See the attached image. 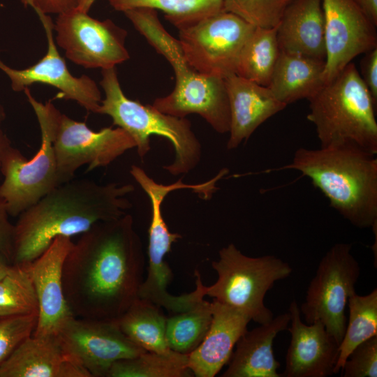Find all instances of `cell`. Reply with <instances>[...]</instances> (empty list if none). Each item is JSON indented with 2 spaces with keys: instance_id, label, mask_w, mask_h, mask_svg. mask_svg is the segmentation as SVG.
Wrapping results in <instances>:
<instances>
[{
  "instance_id": "37",
  "label": "cell",
  "mask_w": 377,
  "mask_h": 377,
  "mask_svg": "<svg viewBox=\"0 0 377 377\" xmlns=\"http://www.w3.org/2000/svg\"><path fill=\"white\" fill-rule=\"evenodd\" d=\"M24 6H30L36 13L61 14L77 8L78 0H21Z\"/></svg>"
},
{
  "instance_id": "1",
  "label": "cell",
  "mask_w": 377,
  "mask_h": 377,
  "mask_svg": "<svg viewBox=\"0 0 377 377\" xmlns=\"http://www.w3.org/2000/svg\"><path fill=\"white\" fill-rule=\"evenodd\" d=\"M145 258L133 216L93 226L63 265L65 298L75 317L116 322L139 298Z\"/></svg>"
},
{
  "instance_id": "41",
  "label": "cell",
  "mask_w": 377,
  "mask_h": 377,
  "mask_svg": "<svg viewBox=\"0 0 377 377\" xmlns=\"http://www.w3.org/2000/svg\"><path fill=\"white\" fill-rule=\"evenodd\" d=\"M95 1L96 0H78L77 8L88 13Z\"/></svg>"
},
{
  "instance_id": "10",
  "label": "cell",
  "mask_w": 377,
  "mask_h": 377,
  "mask_svg": "<svg viewBox=\"0 0 377 377\" xmlns=\"http://www.w3.org/2000/svg\"><path fill=\"white\" fill-rule=\"evenodd\" d=\"M351 249V244L337 243L326 252L300 307L306 324L320 320L339 345L346 327L348 299L355 293L360 274Z\"/></svg>"
},
{
  "instance_id": "9",
  "label": "cell",
  "mask_w": 377,
  "mask_h": 377,
  "mask_svg": "<svg viewBox=\"0 0 377 377\" xmlns=\"http://www.w3.org/2000/svg\"><path fill=\"white\" fill-rule=\"evenodd\" d=\"M130 173L148 195L151 207L147 250L149 262L147 276L139 290V298L163 307L172 313L186 311L203 296L198 287L193 291L181 295H173L168 292L172 272L165 258L170 251L172 244L182 236L169 230L162 214L161 206L169 193L182 188L193 191L195 185L185 184L182 182V178L171 184H159L135 165H131Z\"/></svg>"
},
{
  "instance_id": "13",
  "label": "cell",
  "mask_w": 377,
  "mask_h": 377,
  "mask_svg": "<svg viewBox=\"0 0 377 377\" xmlns=\"http://www.w3.org/2000/svg\"><path fill=\"white\" fill-rule=\"evenodd\" d=\"M54 30L66 57L84 68L115 67L130 57L126 31L110 20L94 19L75 8L58 15Z\"/></svg>"
},
{
  "instance_id": "16",
  "label": "cell",
  "mask_w": 377,
  "mask_h": 377,
  "mask_svg": "<svg viewBox=\"0 0 377 377\" xmlns=\"http://www.w3.org/2000/svg\"><path fill=\"white\" fill-rule=\"evenodd\" d=\"M47 42L46 54L38 62L24 69L8 66L0 59V70L10 79L11 88L24 91L34 83L57 88L59 98L76 101L87 111L96 113L102 101L101 93L94 80L87 75H73L59 54L54 40V23L48 15L37 13Z\"/></svg>"
},
{
  "instance_id": "26",
  "label": "cell",
  "mask_w": 377,
  "mask_h": 377,
  "mask_svg": "<svg viewBox=\"0 0 377 377\" xmlns=\"http://www.w3.org/2000/svg\"><path fill=\"white\" fill-rule=\"evenodd\" d=\"M276 28L256 27L242 50L236 75L268 86L280 54Z\"/></svg>"
},
{
  "instance_id": "33",
  "label": "cell",
  "mask_w": 377,
  "mask_h": 377,
  "mask_svg": "<svg viewBox=\"0 0 377 377\" xmlns=\"http://www.w3.org/2000/svg\"><path fill=\"white\" fill-rule=\"evenodd\" d=\"M38 313L0 317V364L36 329Z\"/></svg>"
},
{
  "instance_id": "5",
  "label": "cell",
  "mask_w": 377,
  "mask_h": 377,
  "mask_svg": "<svg viewBox=\"0 0 377 377\" xmlns=\"http://www.w3.org/2000/svg\"><path fill=\"white\" fill-rule=\"evenodd\" d=\"M320 147L349 145L377 154L376 106L354 63L309 100Z\"/></svg>"
},
{
  "instance_id": "36",
  "label": "cell",
  "mask_w": 377,
  "mask_h": 377,
  "mask_svg": "<svg viewBox=\"0 0 377 377\" xmlns=\"http://www.w3.org/2000/svg\"><path fill=\"white\" fill-rule=\"evenodd\" d=\"M8 217L5 202L0 195V253L12 263L14 225Z\"/></svg>"
},
{
  "instance_id": "34",
  "label": "cell",
  "mask_w": 377,
  "mask_h": 377,
  "mask_svg": "<svg viewBox=\"0 0 377 377\" xmlns=\"http://www.w3.org/2000/svg\"><path fill=\"white\" fill-rule=\"evenodd\" d=\"M343 377L377 376V336L356 346L342 367Z\"/></svg>"
},
{
  "instance_id": "3",
  "label": "cell",
  "mask_w": 377,
  "mask_h": 377,
  "mask_svg": "<svg viewBox=\"0 0 377 377\" xmlns=\"http://www.w3.org/2000/svg\"><path fill=\"white\" fill-rule=\"evenodd\" d=\"M376 154L349 146L297 149L292 162L275 170H295L309 178L332 207L360 228L377 224Z\"/></svg>"
},
{
  "instance_id": "32",
  "label": "cell",
  "mask_w": 377,
  "mask_h": 377,
  "mask_svg": "<svg viewBox=\"0 0 377 377\" xmlns=\"http://www.w3.org/2000/svg\"><path fill=\"white\" fill-rule=\"evenodd\" d=\"M294 0H223V10L239 16L255 27L276 28Z\"/></svg>"
},
{
  "instance_id": "39",
  "label": "cell",
  "mask_w": 377,
  "mask_h": 377,
  "mask_svg": "<svg viewBox=\"0 0 377 377\" xmlns=\"http://www.w3.org/2000/svg\"><path fill=\"white\" fill-rule=\"evenodd\" d=\"M5 118L6 112L4 108L0 104V165L7 152L12 147L10 140L1 128V125Z\"/></svg>"
},
{
  "instance_id": "40",
  "label": "cell",
  "mask_w": 377,
  "mask_h": 377,
  "mask_svg": "<svg viewBox=\"0 0 377 377\" xmlns=\"http://www.w3.org/2000/svg\"><path fill=\"white\" fill-rule=\"evenodd\" d=\"M12 263L0 253V279L9 271Z\"/></svg>"
},
{
  "instance_id": "18",
  "label": "cell",
  "mask_w": 377,
  "mask_h": 377,
  "mask_svg": "<svg viewBox=\"0 0 377 377\" xmlns=\"http://www.w3.org/2000/svg\"><path fill=\"white\" fill-rule=\"evenodd\" d=\"M288 313L290 345L286 356L285 377H327L334 374L339 343L320 321L304 323L296 301Z\"/></svg>"
},
{
  "instance_id": "22",
  "label": "cell",
  "mask_w": 377,
  "mask_h": 377,
  "mask_svg": "<svg viewBox=\"0 0 377 377\" xmlns=\"http://www.w3.org/2000/svg\"><path fill=\"white\" fill-rule=\"evenodd\" d=\"M288 312L281 313L241 336L223 377H282L275 359L273 343L277 334L290 324Z\"/></svg>"
},
{
  "instance_id": "28",
  "label": "cell",
  "mask_w": 377,
  "mask_h": 377,
  "mask_svg": "<svg viewBox=\"0 0 377 377\" xmlns=\"http://www.w3.org/2000/svg\"><path fill=\"white\" fill-rule=\"evenodd\" d=\"M349 317L339 345L334 374L342 369L353 350L366 340L377 336V289L366 295L355 293L348 299Z\"/></svg>"
},
{
  "instance_id": "20",
  "label": "cell",
  "mask_w": 377,
  "mask_h": 377,
  "mask_svg": "<svg viewBox=\"0 0 377 377\" xmlns=\"http://www.w3.org/2000/svg\"><path fill=\"white\" fill-rule=\"evenodd\" d=\"M227 89L230 125L227 149H236L246 141L267 119L283 110L280 102L267 87L232 74L224 78Z\"/></svg>"
},
{
  "instance_id": "24",
  "label": "cell",
  "mask_w": 377,
  "mask_h": 377,
  "mask_svg": "<svg viewBox=\"0 0 377 377\" xmlns=\"http://www.w3.org/2000/svg\"><path fill=\"white\" fill-rule=\"evenodd\" d=\"M325 61L280 51L267 87L281 103L288 105L309 100L324 86Z\"/></svg>"
},
{
  "instance_id": "30",
  "label": "cell",
  "mask_w": 377,
  "mask_h": 377,
  "mask_svg": "<svg viewBox=\"0 0 377 377\" xmlns=\"http://www.w3.org/2000/svg\"><path fill=\"white\" fill-rule=\"evenodd\" d=\"M115 10L138 8L160 10L178 29L223 10V0H108Z\"/></svg>"
},
{
  "instance_id": "19",
  "label": "cell",
  "mask_w": 377,
  "mask_h": 377,
  "mask_svg": "<svg viewBox=\"0 0 377 377\" xmlns=\"http://www.w3.org/2000/svg\"><path fill=\"white\" fill-rule=\"evenodd\" d=\"M212 306L209 328L200 344L188 354V368L196 377H214L228 363L251 320L242 311L214 300Z\"/></svg>"
},
{
  "instance_id": "8",
  "label": "cell",
  "mask_w": 377,
  "mask_h": 377,
  "mask_svg": "<svg viewBox=\"0 0 377 377\" xmlns=\"http://www.w3.org/2000/svg\"><path fill=\"white\" fill-rule=\"evenodd\" d=\"M24 91L38 119L40 145L31 159L12 147L1 163L4 179L0 184V195L9 216L14 217L61 184L54 147L56 124L61 112L50 101H38L29 88Z\"/></svg>"
},
{
  "instance_id": "11",
  "label": "cell",
  "mask_w": 377,
  "mask_h": 377,
  "mask_svg": "<svg viewBox=\"0 0 377 377\" xmlns=\"http://www.w3.org/2000/svg\"><path fill=\"white\" fill-rule=\"evenodd\" d=\"M255 27L222 10L179 30V42L188 62L207 76L235 74L242 50Z\"/></svg>"
},
{
  "instance_id": "35",
  "label": "cell",
  "mask_w": 377,
  "mask_h": 377,
  "mask_svg": "<svg viewBox=\"0 0 377 377\" xmlns=\"http://www.w3.org/2000/svg\"><path fill=\"white\" fill-rule=\"evenodd\" d=\"M360 75L371 97L377 103V47L364 54Z\"/></svg>"
},
{
  "instance_id": "12",
  "label": "cell",
  "mask_w": 377,
  "mask_h": 377,
  "mask_svg": "<svg viewBox=\"0 0 377 377\" xmlns=\"http://www.w3.org/2000/svg\"><path fill=\"white\" fill-rule=\"evenodd\" d=\"M135 147L131 135L120 127L94 131L85 122L60 112L54 140L60 183L73 179L75 172L86 164L87 172L106 167Z\"/></svg>"
},
{
  "instance_id": "2",
  "label": "cell",
  "mask_w": 377,
  "mask_h": 377,
  "mask_svg": "<svg viewBox=\"0 0 377 377\" xmlns=\"http://www.w3.org/2000/svg\"><path fill=\"white\" fill-rule=\"evenodd\" d=\"M132 184L72 179L22 212L14 225L13 264L29 263L59 236L81 235L96 223L119 218L132 204Z\"/></svg>"
},
{
  "instance_id": "29",
  "label": "cell",
  "mask_w": 377,
  "mask_h": 377,
  "mask_svg": "<svg viewBox=\"0 0 377 377\" xmlns=\"http://www.w3.org/2000/svg\"><path fill=\"white\" fill-rule=\"evenodd\" d=\"M212 302L201 299L186 311L166 319L165 337L168 348L189 354L204 339L212 322Z\"/></svg>"
},
{
  "instance_id": "27",
  "label": "cell",
  "mask_w": 377,
  "mask_h": 377,
  "mask_svg": "<svg viewBox=\"0 0 377 377\" xmlns=\"http://www.w3.org/2000/svg\"><path fill=\"white\" fill-rule=\"evenodd\" d=\"M188 354L172 350L165 352L145 351L140 355L116 361L106 377H188Z\"/></svg>"
},
{
  "instance_id": "6",
  "label": "cell",
  "mask_w": 377,
  "mask_h": 377,
  "mask_svg": "<svg viewBox=\"0 0 377 377\" xmlns=\"http://www.w3.org/2000/svg\"><path fill=\"white\" fill-rule=\"evenodd\" d=\"M100 84L105 93L96 114H106L114 125L129 133L142 160L151 149L153 135L168 139L175 150L172 163L163 166L170 174L179 175L194 169L202 156L201 144L185 117L163 113L152 105L128 98L120 86L116 67L102 69Z\"/></svg>"
},
{
  "instance_id": "31",
  "label": "cell",
  "mask_w": 377,
  "mask_h": 377,
  "mask_svg": "<svg viewBox=\"0 0 377 377\" xmlns=\"http://www.w3.org/2000/svg\"><path fill=\"white\" fill-rule=\"evenodd\" d=\"M38 302L28 264H13L0 279V317L38 313Z\"/></svg>"
},
{
  "instance_id": "7",
  "label": "cell",
  "mask_w": 377,
  "mask_h": 377,
  "mask_svg": "<svg viewBox=\"0 0 377 377\" xmlns=\"http://www.w3.org/2000/svg\"><path fill=\"white\" fill-rule=\"evenodd\" d=\"M218 279L210 286H202L203 293L214 300L237 309L260 325L270 322L273 313L264 299L280 280L288 277L293 269L279 258L272 255L250 257L234 244L219 252V260L212 262Z\"/></svg>"
},
{
  "instance_id": "4",
  "label": "cell",
  "mask_w": 377,
  "mask_h": 377,
  "mask_svg": "<svg viewBox=\"0 0 377 377\" xmlns=\"http://www.w3.org/2000/svg\"><path fill=\"white\" fill-rule=\"evenodd\" d=\"M123 13L149 45L168 61L175 73L174 89L168 95L156 98L153 107L180 118L199 114L217 133H228L230 111L224 79L201 74L188 62L178 39L163 27L156 10L138 8Z\"/></svg>"
},
{
  "instance_id": "23",
  "label": "cell",
  "mask_w": 377,
  "mask_h": 377,
  "mask_svg": "<svg viewBox=\"0 0 377 377\" xmlns=\"http://www.w3.org/2000/svg\"><path fill=\"white\" fill-rule=\"evenodd\" d=\"M280 51L325 60L322 0H294L276 28Z\"/></svg>"
},
{
  "instance_id": "25",
  "label": "cell",
  "mask_w": 377,
  "mask_h": 377,
  "mask_svg": "<svg viewBox=\"0 0 377 377\" xmlns=\"http://www.w3.org/2000/svg\"><path fill=\"white\" fill-rule=\"evenodd\" d=\"M166 319L161 307L138 298L116 321L121 331L135 344L151 352H165L168 348Z\"/></svg>"
},
{
  "instance_id": "38",
  "label": "cell",
  "mask_w": 377,
  "mask_h": 377,
  "mask_svg": "<svg viewBox=\"0 0 377 377\" xmlns=\"http://www.w3.org/2000/svg\"><path fill=\"white\" fill-rule=\"evenodd\" d=\"M368 18L377 26V0H353Z\"/></svg>"
},
{
  "instance_id": "21",
  "label": "cell",
  "mask_w": 377,
  "mask_h": 377,
  "mask_svg": "<svg viewBox=\"0 0 377 377\" xmlns=\"http://www.w3.org/2000/svg\"><path fill=\"white\" fill-rule=\"evenodd\" d=\"M0 377H91L55 337L30 336L0 364Z\"/></svg>"
},
{
  "instance_id": "15",
  "label": "cell",
  "mask_w": 377,
  "mask_h": 377,
  "mask_svg": "<svg viewBox=\"0 0 377 377\" xmlns=\"http://www.w3.org/2000/svg\"><path fill=\"white\" fill-rule=\"evenodd\" d=\"M325 21V84L357 56L377 47L376 26L353 0H322Z\"/></svg>"
},
{
  "instance_id": "14",
  "label": "cell",
  "mask_w": 377,
  "mask_h": 377,
  "mask_svg": "<svg viewBox=\"0 0 377 377\" xmlns=\"http://www.w3.org/2000/svg\"><path fill=\"white\" fill-rule=\"evenodd\" d=\"M55 337L62 349L91 377H106L116 361L145 352L121 331L116 322L73 316Z\"/></svg>"
},
{
  "instance_id": "17",
  "label": "cell",
  "mask_w": 377,
  "mask_h": 377,
  "mask_svg": "<svg viewBox=\"0 0 377 377\" xmlns=\"http://www.w3.org/2000/svg\"><path fill=\"white\" fill-rule=\"evenodd\" d=\"M73 244L70 237H57L40 256L27 263L38 302L33 336L56 337L74 316L65 298L62 282L64 263Z\"/></svg>"
}]
</instances>
